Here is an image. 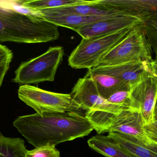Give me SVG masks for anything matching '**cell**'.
<instances>
[{
    "mask_svg": "<svg viewBox=\"0 0 157 157\" xmlns=\"http://www.w3.org/2000/svg\"><path fill=\"white\" fill-rule=\"evenodd\" d=\"M13 125L35 148L82 138L94 130L85 116L75 112L24 115L15 119Z\"/></svg>",
    "mask_w": 157,
    "mask_h": 157,
    "instance_id": "cell-1",
    "label": "cell"
},
{
    "mask_svg": "<svg viewBox=\"0 0 157 157\" xmlns=\"http://www.w3.org/2000/svg\"><path fill=\"white\" fill-rule=\"evenodd\" d=\"M59 36V27L53 23L17 12L6 1H0V43H42L54 41Z\"/></svg>",
    "mask_w": 157,
    "mask_h": 157,
    "instance_id": "cell-2",
    "label": "cell"
},
{
    "mask_svg": "<svg viewBox=\"0 0 157 157\" xmlns=\"http://www.w3.org/2000/svg\"><path fill=\"white\" fill-rule=\"evenodd\" d=\"M133 28L90 39L82 38L69 57V65L74 69H89L98 66L103 57L121 41Z\"/></svg>",
    "mask_w": 157,
    "mask_h": 157,
    "instance_id": "cell-3",
    "label": "cell"
},
{
    "mask_svg": "<svg viewBox=\"0 0 157 157\" xmlns=\"http://www.w3.org/2000/svg\"><path fill=\"white\" fill-rule=\"evenodd\" d=\"M64 54L63 47H50L38 57L21 63L12 81L21 85L52 82Z\"/></svg>",
    "mask_w": 157,
    "mask_h": 157,
    "instance_id": "cell-4",
    "label": "cell"
},
{
    "mask_svg": "<svg viewBox=\"0 0 157 157\" xmlns=\"http://www.w3.org/2000/svg\"><path fill=\"white\" fill-rule=\"evenodd\" d=\"M19 99L42 116L45 113L81 111L70 94L43 90L30 85H23L18 90Z\"/></svg>",
    "mask_w": 157,
    "mask_h": 157,
    "instance_id": "cell-5",
    "label": "cell"
},
{
    "mask_svg": "<svg viewBox=\"0 0 157 157\" xmlns=\"http://www.w3.org/2000/svg\"><path fill=\"white\" fill-rule=\"evenodd\" d=\"M141 26L134 27L121 41L103 57L97 66L153 61V52L142 31Z\"/></svg>",
    "mask_w": 157,
    "mask_h": 157,
    "instance_id": "cell-6",
    "label": "cell"
},
{
    "mask_svg": "<svg viewBox=\"0 0 157 157\" xmlns=\"http://www.w3.org/2000/svg\"><path fill=\"white\" fill-rule=\"evenodd\" d=\"M70 95L79 108L86 112L102 111L117 114L123 112L101 96L95 81L90 76L86 75L79 78Z\"/></svg>",
    "mask_w": 157,
    "mask_h": 157,
    "instance_id": "cell-7",
    "label": "cell"
},
{
    "mask_svg": "<svg viewBox=\"0 0 157 157\" xmlns=\"http://www.w3.org/2000/svg\"><path fill=\"white\" fill-rule=\"evenodd\" d=\"M151 61H137L119 65L96 66L88 69L86 74H105L120 79L131 88L151 73Z\"/></svg>",
    "mask_w": 157,
    "mask_h": 157,
    "instance_id": "cell-8",
    "label": "cell"
},
{
    "mask_svg": "<svg viewBox=\"0 0 157 157\" xmlns=\"http://www.w3.org/2000/svg\"><path fill=\"white\" fill-rule=\"evenodd\" d=\"M139 18L121 14L75 29L82 38L90 39L115 33L119 30L141 26Z\"/></svg>",
    "mask_w": 157,
    "mask_h": 157,
    "instance_id": "cell-9",
    "label": "cell"
},
{
    "mask_svg": "<svg viewBox=\"0 0 157 157\" xmlns=\"http://www.w3.org/2000/svg\"><path fill=\"white\" fill-rule=\"evenodd\" d=\"M96 4L139 18L143 23L157 20V0H96Z\"/></svg>",
    "mask_w": 157,
    "mask_h": 157,
    "instance_id": "cell-10",
    "label": "cell"
},
{
    "mask_svg": "<svg viewBox=\"0 0 157 157\" xmlns=\"http://www.w3.org/2000/svg\"><path fill=\"white\" fill-rule=\"evenodd\" d=\"M131 95L134 106L141 113L145 125L152 123L157 95V83L151 73L131 88Z\"/></svg>",
    "mask_w": 157,
    "mask_h": 157,
    "instance_id": "cell-11",
    "label": "cell"
},
{
    "mask_svg": "<svg viewBox=\"0 0 157 157\" xmlns=\"http://www.w3.org/2000/svg\"><path fill=\"white\" fill-rule=\"evenodd\" d=\"M40 15L75 14L82 16H105L121 13L105 9L96 4V1H90L87 3L64 6L53 9L33 11Z\"/></svg>",
    "mask_w": 157,
    "mask_h": 157,
    "instance_id": "cell-12",
    "label": "cell"
},
{
    "mask_svg": "<svg viewBox=\"0 0 157 157\" xmlns=\"http://www.w3.org/2000/svg\"><path fill=\"white\" fill-rule=\"evenodd\" d=\"M121 14L123 13H119L108 15L93 16L67 14L48 15H40L39 17L51 23H53L58 27H64L74 30L75 29L83 26L95 23L100 20L107 19Z\"/></svg>",
    "mask_w": 157,
    "mask_h": 157,
    "instance_id": "cell-13",
    "label": "cell"
},
{
    "mask_svg": "<svg viewBox=\"0 0 157 157\" xmlns=\"http://www.w3.org/2000/svg\"><path fill=\"white\" fill-rule=\"evenodd\" d=\"M89 146L105 157H136L109 136L98 135L89 139Z\"/></svg>",
    "mask_w": 157,
    "mask_h": 157,
    "instance_id": "cell-14",
    "label": "cell"
},
{
    "mask_svg": "<svg viewBox=\"0 0 157 157\" xmlns=\"http://www.w3.org/2000/svg\"><path fill=\"white\" fill-rule=\"evenodd\" d=\"M108 136L136 157H157V143L151 142L147 144H141L112 133H109Z\"/></svg>",
    "mask_w": 157,
    "mask_h": 157,
    "instance_id": "cell-15",
    "label": "cell"
},
{
    "mask_svg": "<svg viewBox=\"0 0 157 157\" xmlns=\"http://www.w3.org/2000/svg\"><path fill=\"white\" fill-rule=\"evenodd\" d=\"M86 75L90 76L94 79L100 95L106 100L118 90L131 89L127 84L110 76L99 74Z\"/></svg>",
    "mask_w": 157,
    "mask_h": 157,
    "instance_id": "cell-16",
    "label": "cell"
},
{
    "mask_svg": "<svg viewBox=\"0 0 157 157\" xmlns=\"http://www.w3.org/2000/svg\"><path fill=\"white\" fill-rule=\"evenodd\" d=\"M28 151L24 140L6 137L0 133V157H26Z\"/></svg>",
    "mask_w": 157,
    "mask_h": 157,
    "instance_id": "cell-17",
    "label": "cell"
},
{
    "mask_svg": "<svg viewBox=\"0 0 157 157\" xmlns=\"http://www.w3.org/2000/svg\"><path fill=\"white\" fill-rule=\"evenodd\" d=\"M23 6L32 11L53 9L87 3L84 0H20Z\"/></svg>",
    "mask_w": 157,
    "mask_h": 157,
    "instance_id": "cell-18",
    "label": "cell"
},
{
    "mask_svg": "<svg viewBox=\"0 0 157 157\" xmlns=\"http://www.w3.org/2000/svg\"><path fill=\"white\" fill-rule=\"evenodd\" d=\"M107 100L110 104L116 106L122 111L137 110L135 108L132 100L131 89L118 90L112 94Z\"/></svg>",
    "mask_w": 157,
    "mask_h": 157,
    "instance_id": "cell-19",
    "label": "cell"
},
{
    "mask_svg": "<svg viewBox=\"0 0 157 157\" xmlns=\"http://www.w3.org/2000/svg\"><path fill=\"white\" fill-rule=\"evenodd\" d=\"M140 27L152 52L157 55V20L144 22Z\"/></svg>",
    "mask_w": 157,
    "mask_h": 157,
    "instance_id": "cell-20",
    "label": "cell"
},
{
    "mask_svg": "<svg viewBox=\"0 0 157 157\" xmlns=\"http://www.w3.org/2000/svg\"><path fill=\"white\" fill-rule=\"evenodd\" d=\"M26 157H60V153L56 146L46 145L28 151Z\"/></svg>",
    "mask_w": 157,
    "mask_h": 157,
    "instance_id": "cell-21",
    "label": "cell"
},
{
    "mask_svg": "<svg viewBox=\"0 0 157 157\" xmlns=\"http://www.w3.org/2000/svg\"><path fill=\"white\" fill-rule=\"evenodd\" d=\"M144 130L149 141L157 144V121L145 124L144 126Z\"/></svg>",
    "mask_w": 157,
    "mask_h": 157,
    "instance_id": "cell-22",
    "label": "cell"
},
{
    "mask_svg": "<svg viewBox=\"0 0 157 157\" xmlns=\"http://www.w3.org/2000/svg\"><path fill=\"white\" fill-rule=\"evenodd\" d=\"M13 58L12 50L0 43V65L11 63Z\"/></svg>",
    "mask_w": 157,
    "mask_h": 157,
    "instance_id": "cell-23",
    "label": "cell"
},
{
    "mask_svg": "<svg viewBox=\"0 0 157 157\" xmlns=\"http://www.w3.org/2000/svg\"><path fill=\"white\" fill-rule=\"evenodd\" d=\"M10 64H6L2 65H0V87L2 84L5 76L9 69Z\"/></svg>",
    "mask_w": 157,
    "mask_h": 157,
    "instance_id": "cell-24",
    "label": "cell"
},
{
    "mask_svg": "<svg viewBox=\"0 0 157 157\" xmlns=\"http://www.w3.org/2000/svg\"><path fill=\"white\" fill-rule=\"evenodd\" d=\"M150 69H151V74L153 76L157 77V62L154 61H151L150 63Z\"/></svg>",
    "mask_w": 157,
    "mask_h": 157,
    "instance_id": "cell-25",
    "label": "cell"
},
{
    "mask_svg": "<svg viewBox=\"0 0 157 157\" xmlns=\"http://www.w3.org/2000/svg\"><path fill=\"white\" fill-rule=\"evenodd\" d=\"M153 122L157 121V95L156 98L155 107H154V111H153Z\"/></svg>",
    "mask_w": 157,
    "mask_h": 157,
    "instance_id": "cell-26",
    "label": "cell"
},
{
    "mask_svg": "<svg viewBox=\"0 0 157 157\" xmlns=\"http://www.w3.org/2000/svg\"><path fill=\"white\" fill-rule=\"evenodd\" d=\"M153 60H154V61H155L157 62V55H155V58H154Z\"/></svg>",
    "mask_w": 157,
    "mask_h": 157,
    "instance_id": "cell-27",
    "label": "cell"
}]
</instances>
